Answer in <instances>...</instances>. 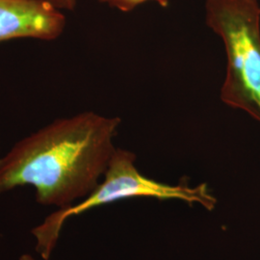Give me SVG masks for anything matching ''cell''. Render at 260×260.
Instances as JSON below:
<instances>
[{
	"instance_id": "6da1fadb",
	"label": "cell",
	"mask_w": 260,
	"mask_h": 260,
	"mask_svg": "<svg viewBox=\"0 0 260 260\" xmlns=\"http://www.w3.org/2000/svg\"><path fill=\"white\" fill-rule=\"evenodd\" d=\"M121 122L82 112L24 137L0 157V195L29 185L45 206L64 208L83 200L104 176Z\"/></svg>"
},
{
	"instance_id": "7a4b0ae2",
	"label": "cell",
	"mask_w": 260,
	"mask_h": 260,
	"mask_svg": "<svg viewBox=\"0 0 260 260\" xmlns=\"http://www.w3.org/2000/svg\"><path fill=\"white\" fill-rule=\"evenodd\" d=\"M136 155L127 149L116 148L106 169L103 180L83 200L75 205L58 208L48 215L31 233L36 240V251L44 260L52 255L66 222L91 209L122 200L152 198L159 201L177 200L188 205H201L212 211L218 204L206 183L191 186L182 181L168 184L141 174L135 165Z\"/></svg>"
},
{
	"instance_id": "3957f363",
	"label": "cell",
	"mask_w": 260,
	"mask_h": 260,
	"mask_svg": "<svg viewBox=\"0 0 260 260\" xmlns=\"http://www.w3.org/2000/svg\"><path fill=\"white\" fill-rule=\"evenodd\" d=\"M206 24L222 39L224 104L260 122V7L257 0H206Z\"/></svg>"
},
{
	"instance_id": "277c9868",
	"label": "cell",
	"mask_w": 260,
	"mask_h": 260,
	"mask_svg": "<svg viewBox=\"0 0 260 260\" xmlns=\"http://www.w3.org/2000/svg\"><path fill=\"white\" fill-rule=\"evenodd\" d=\"M65 27V15L47 0H0V43L19 38L53 41Z\"/></svg>"
},
{
	"instance_id": "5b68a950",
	"label": "cell",
	"mask_w": 260,
	"mask_h": 260,
	"mask_svg": "<svg viewBox=\"0 0 260 260\" xmlns=\"http://www.w3.org/2000/svg\"><path fill=\"white\" fill-rule=\"evenodd\" d=\"M100 1L102 3L109 5L112 8H116L124 13L131 12L137 6L147 1H155L161 7H167L169 5V0H100Z\"/></svg>"
},
{
	"instance_id": "8992f818",
	"label": "cell",
	"mask_w": 260,
	"mask_h": 260,
	"mask_svg": "<svg viewBox=\"0 0 260 260\" xmlns=\"http://www.w3.org/2000/svg\"><path fill=\"white\" fill-rule=\"evenodd\" d=\"M47 1L58 10L74 11L76 6V0H47Z\"/></svg>"
},
{
	"instance_id": "52a82bcc",
	"label": "cell",
	"mask_w": 260,
	"mask_h": 260,
	"mask_svg": "<svg viewBox=\"0 0 260 260\" xmlns=\"http://www.w3.org/2000/svg\"><path fill=\"white\" fill-rule=\"evenodd\" d=\"M19 260H35V258H34L31 254H29V253H23V254L19 257Z\"/></svg>"
}]
</instances>
